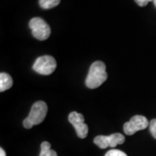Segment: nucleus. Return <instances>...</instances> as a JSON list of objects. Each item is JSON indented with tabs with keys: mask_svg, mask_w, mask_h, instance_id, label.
I'll list each match as a JSON object with an SVG mask.
<instances>
[{
	"mask_svg": "<svg viewBox=\"0 0 156 156\" xmlns=\"http://www.w3.org/2000/svg\"><path fill=\"white\" fill-rule=\"evenodd\" d=\"M0 156H6L5 151L4 150L3 148H0Z\"/></svg>",
	"mask_w": 156,
	"mask_h": 156,
	"instance_id": "4468645a",
	"label": "nucleus"
},
{
	"mask_svg": "<svg viewBox=\"0 0 156 156\" xmlns=\"http://www.w3.org/2000/svg\"><path fill=\"white\" fill-rule=\"evenodd\" d=\"M149 126V122L143 115H134L123 126V131L128 135H133L137 131L145 129Z\"/></svg>",
	"mask_w": 156,
	"mask_h": 156,
	"instance_id": "423d86ee",
	"label": "nucleus"
},
{
	"mask_svg": "<svg viewBox=\"0 0 156 156\" xmlns=\"http://www.w3.org/2000/svg\"><path fill=\"white\" fill-rule=\"evenodd\" d=\"M154 5L156 7V0H154Z\"/></svg>",
	"mask_w": 156,
	"mask_h": 156,
	"instance_id": "2eb2a0df",
	"label": "nucleus"
},
{
	"mask_svg": "<svg viewBox=\"0 0 156 156\" xmlns=\"http://www.w3.org/2000/svg\"><path fill=\"white\" fill-rule=\"evenodd\" d=\"M149 130L153 137L156 139V119H153L149 122Z\"/></svg>",
	"mask_w": 156,
	"mask_h": 156,
	"instance_id": "f8f14e48",
	"label": "nucleus"
},
{
	"mask_svg": "<svg viewBox=\"0 0 156 156\" xmlns=\"http://www.w3.org/2000/svg\"><path fill=\"white\" fill-rule=\"evenodd\" d=\"M68 120L75 128L76 131V134L79 138L84 139L87 137L88 133H89V128H88V125L84 123V116L82 114L76 111L71 112L69 115Z\"/></svg>",
	"mask_w": 156,
	"mask_h": 156,
	"instance_id": "0eeeda50",
	"label": "nucleus"
},
{
	"mask_svg": "<svg viewBox=\"0 0 156 156\" xmlns=\"http://www.w3.org/2000/svg\"><path fill=\"white\" fill-rule=\"evenodd\" d=\"M107 78L108 74L105 63L101 61H96L89 68L85 83L89 89H96L106 81Z\"/></svg>",
	"mask_w": 156,
	"mask_h": 156,
	"instance_id": "f257e3e1",
	"label": "nucleus"
},
{
	"mask_svg": "<svg viewBox=\"0 0 156 156\" xmlns=\"http://www.w3.org/2000/svg\"><path fill=\"white\" fill-rule=\"evenodd\" d=\"M105 156H128L124 152L118 149H111V150L108 151L106 153Z\"/></svg>",
	"mask_w": 156,
	"mask_h": 156,
	"instance_id": "9b49d317",
	"label": "nucleus"
},
{
	"mask_svg": "<svg viewBox=\"0 0 156 156\" xmlns=\"http://www.w3.org/2000/svg\"><path fill=\"white\" fill-rule=\"evenodd\" d=\"M125 141V136L120 133H115L110 135H98L94 139V143L101 149L107 147H115L117 145L123 144Z\"/></svg>",
	"mask_w": 156,
	"mask_h": 156,
	"instance_id": "39448f33",
	"label": "nucleus"
},
{
	"mask_svg": "<svg viewBox=\"0 0 156 156\" xmlns=\"http://www.w3.org/2000/svg\"><path fill=\"white\" fill-rule=\"evenodd\" d=\"M51 145L48 141H44L41 144V152L39 156H57V154L55 150L51 149Z\"/></svg>",
	"mask_w": 156,
	"mask_h": 156,
	"instance_id": "1a4fd4ad",
	"label": "nucleus"
},
{
	"mask_svg": "<svg viewBox=\"0 0 156 156\" xmlns=\"http://www.w3.org/2000/svg\"><path fill=\"white\" fill-rule=\"evenodd\" d=\"M31 33L35 38L40 41H44L50 36V25L41 17H33L29 23Z\"/></svg>",
	"mask_w": 156,
	"mask_h": 156,
	"instance_id": "7ed1b4c3",
	"label": "nucleus"
},
{
	"mask_svg": "<svg viewBox=\"0 0 156 156\" xmlns=\"http://www.w3.org/2000/svg\"><path fill=\"white\" fill-rule=\"evenodd\" d=\"M13 84L11 76L7 73L2 72L0 74V92H4L11 89Z\"/></svg>",
	"mask_w": 156,
	"mask_h": 156,
	"instance_id": "6e6552de",
	"label": "nucleus"
},
{
	"mask_svg": "<svg viewBox=\"0 0 156 156\" xmlns=\"http://www.w3.org/2000/svg\"><path fill=\"white\" fill-rule=\"evenodd\" d=\"M32 68L36 72L40 75L49 76L56 70V59L51 56H40L37 58Z\"/></svg>",
	"mask_w": 156,
	"mask_h": 156,
	"instance_id": "20e7f679",
	"label": "nucleus"
},
{
	"mask_svg": "<svg viewBox=\"0 0 156 156\" xmlns=\"http://www.w3.org/2000/svg\"><path fill=\"white\" fill-rule=\"evenodd\" d=\"M135 1V3L138 5L139 6H140V7H144V6H146L149 2H154V0H134Z\"/></svg>",
	"mask_w": 156,
	"mask_h": 156,
	"instance_id": "ddd939ff",
	"label": "nucleus"
},
{
	"mask_svg": "<svg viewBox=\"0 0 156 156\" xmlns=\"http://www.w3.org/2000/svg\"><path fill=\"white\" fill-rule=\"evenodd\" d=\"M48 107L47 104L43 101H38L35 102L32 107L29 115L23 122V125L25 128H31L34 125H38L44 122L45 117L47 115Z\"/></svg>",
	"mask_w": 156,
	"mask_h": 156,
	"instance_id": "f03ea898",
	"label": "nucleus"
},
{
	"mask_svg": "<svg viewBox=\"0 0 156 156\" xmlns=\"http://www.w3.org/2000/svg\"><path fill=\"white\" fill-rule=\"evenodd\" d=\"M39 5L41 8L49 10L55 8L61 2V0H39Z\"/></svg>",
	"mask_w": 156,
	"mask_h": 156,
	"instance_id": "9d476101",
	"label": "nucleus"
}]
</instances>
